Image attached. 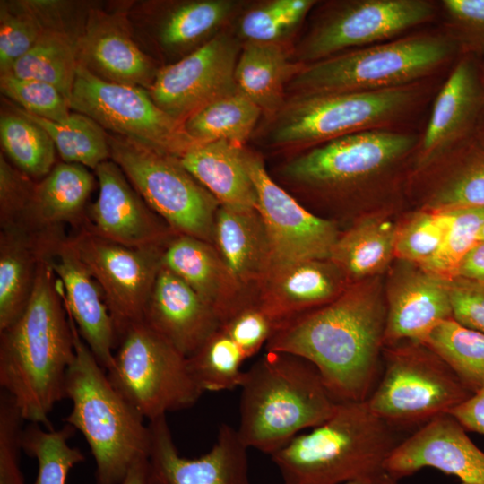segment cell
<instances>
[{"instance_id": "1", "label": "cell", "mask_w": 484, "mask_h": 484, "mask_svg": "<svg viewBox=\"0 0 484 484\" xmlns=\"http://www.w3.org/2000/svg\"><path fill=\"white\" fill-rule=\"evenodd\" d=\"M386 303L372 278L350 283L331 302L282 324L266 350L300 356L338 402L366 401L380 373Z\"/></svg>"}, {"instance_id": "2", "label": "cell", "mask_w": 484, "mask_h": 484, "mask_svg": "<svg viewBox=\"0 0 484 484\" xmlns=\"http://www.w3.org/2000/svg\"><path fill=\"white\" fill-rule=\"evenodd\" d=\"M75 357L71 322L48 260L41 256L23 314L0 332V386L24 420L52 429L49 414L66 398Z\"/></svg>"}, {"instance_id": "3", "label": "cell", "mask_w": 484, "mask_h": 484, "mask_svg": "<svg viewBox=\"0 0 484 484\" xmlns=\"http://www.w3.org/2000/svg\"><path fill=\"white\" fill-rule=\"evenodd\" d=\"M367 400L340 402L333 414L271 455L283 484H369L405 438Z\"/></svg>"}, {"instance_id": "4", "label": "cell", "mask_w": 484, "mask_h": 484, "mask_svg": "<svg viewBox=\"0 0 484 484\" xmlns=\"http://www.w3.org/2000/svg\"><path fill=\"white\" fill-rule=\"evenodd\" d=\"M240 388L238 434L248 449L269 455L324 422L338 404L312 363L284 351L266 350Z\"/></svg>"}, {"instance_id": "5", "label": "cell", "mask_w": 484, "mask_h": 484, "mask_svg": "<svg viewBox=\"0 0 484 484\" xmlns=\"http://www.w3.org/2000/svg\"><path fill=\"white\" fill-rule=\"evenodd\" d=\"M67 315L75 357L66 375L65 394L72 410L65 420L82 434L91 449L96 484H121L135 462L148 458L149 427L112 385Z\"/></svg>"}, {"instance_id": "6", "label": "cell", "mask_w": 484, "mask_h": 484, "mask_svg": "<svg viewBox=\"0 0 484 484\" xmlns=\"http://www.w3.org/2000/svg\"><path fill=\"white\" fill-rule=\"evenodd\" d=\"M459 56L445 33H419L303 65L287 85L297 94L364 92L422 82Z\"/></svg>"}, {"instance_id": "7", "label": "cell", "mask_w": 484, "mask_h": 484, "mask_svg": "<svg viewBox=\"0 0 484 484\" xmlns=\"http://www.w3.org/2000/svg\"><path fill=\"white\" fill-rule=\"evenodd\" d=\"M421 82L364 92L293 95L271 116L269 143L278 148H312L358 132L390 129L415 110Z\"/></svg>"}, {"instance_id": "8", "label": "cell", "mask_w": 484, "mask_h": 484, "mask_svg": "<svg viewBox=\"0 0 484 484\" xmlns=\"http://www.w3.org/2000/svg\"><path fill=\"white\" fill-rule=\"evenodd\" d=\"M379 378L367 399L370 410L403 431L449 414L472 393L421 342L387 345Z\"/></svg>"}, {"instance_id": "9", "label": "cell", "mask_w": 484, "mask_h": 484, "mask_svg": "<svg viewBox=\"0 0 484 484\" xmlns=\"http://www.w3.org/2000/svg\"><path fill=\"white\" fill-rule=\"evenodd\" d=\"M117 343L107 376L144 419L191 408L203 393L187 358L143 322L129 327Z\"/></svg>"}, {"instance_id": "10", "label": "cell", "mask_w": 484, "mask_h": 484, "mask_svg": "<svg viewBox=\"0 0 484 484\" xmlns=\"http://www.w3.org/2000/svg\"><path fill=\"white\" fill-rule=\"evenodd\" d=\"M112 160L146 203L177 234L213 245L218 200L177 157L108 133Z\"/></svg>"}, {"instance_id": "11", "label": "cell", "mask_w": 484, "mask_h": 484, "mask_svg": "<svg viewBox=\"0 0 484 484\" xmlns=\"http://www.w3.org/2000/svg\"><path fill=\"white\" fill-rule=\"evenodd\" d=\"M419 138L393 129L354 133L307 149L288 161L281 174L300 188L346 193L381 179L414 154Z\"/></svg>"}, {"instance_id": "12", "label": "cell", "mask_w": 484, "mask_h": 484, "mask_svg": "<svg viewBox=\"0 0 484 484\" xmlns=\"http://www.w3.org/2000/svg\"><path fill=\"white\" fill-rule=\"evenodd\" d=\"M106 132L151 151L180 159L195 143L142 87L109 82L78 65L69 101Z\"/></svg>"}, {"instance_id": "13", "label": "cell", "mask_w": 484, "mask_h": 484, "mask_svg": "<svg viewBox=\"0 0 484 484\" xmlns=\"http://www.w3.org/2000/svg\"><path fill=\"white\" fill-rule=\"evenodd\" d=\"M436 4L428 0H346L328 4L296 48L300 64L395 39L431 22Z\"/></svg>"}, {"instance_id": "14", "label": "cell", "mask_w": 484, "mask_h": 484, "mask_svg": "<svg viewBox=\"0 0 484 484\" xmlns=\"http://www.w3.org/2000/svg\"><path fill=\"white\" fill-rule=\"evenodd\" d=\"M70 240L102 291L118 341L129 327L143 322L165 247H129L84 229Z\"/></svg>"}, {"instance_id": "15", "label": "cell", "mask_w": 484, "mask_h": 484, "mask_svg": "<svg viewBox=\"0 0 484 484\" xmlns=\"http://www.w3.org/2000/svg\"><path fill=\"white\" fill-rule=\"evenodd\" d=\"M246 162L256 189V210L270 240L273 268L330 259L341 234L336 223L306 210L270 177L263 159L247 149Z\"/></svg>"}, {"instance_id": "16", "label": "cell", "mask_w": 484, "mask_h": 484, "mask_svg": "<svg viewBox=\"0 0 484 484\" xmlns=\"http://www.w3.org/2000/svg\"><path fill=\"white\" fill-rule=\"evenodd\" d=\"M238 41L220 32L184 57L160 70L150 96L180 123L208 103L238 91L235 69Z\"/></svg>"}, {"instance_id": "17", "label": "cell", "mask_w": 484, "mask_h": 484, "mask_svg": "<svg viewBox=\"0 0 484 484\" xmlns=\"http://www.w3.org/2000/svg\"><path fill=\"white\" fill-rule=\"evenodd\" d=\"M39 251L56 277L65 309L81 337L107 370L113 362L117 340L99 286L63 231L41 235Z\"/></svg>"}, {"instance_id": "18", "label": "cell", "mask_w": 484, "mask_h": 484, "mask_svg": "<svg viewBox=\"0 0 484 484\" xmlns=\"http://www.w3.org/2000/svg\"><path fill=\"white\" fill-rule=\"evenodd\" d=\"M76 52L80 65L109 82L148 91L160 70L134 37L125 9L89 6Z\"/></svg>"}, {"instance_id": "19", "label": "cell", "mask_w": 484, "mask_h": 484, "mask_svg": "<svg viewBox=\"0 0 484 484\" xmlns=\"http://www.w3.org/2000/svg\"><path fill=\"white\" fill-rule=\"evenodd\" d=\"M95 171L97 200L88 206L81 229L129 247H165L177 235L146 203L112 160Z\"/></svg>"}, {"instance_id": "20", "label": "cell", "mask_w": 484, "mask_h": 484, "mask_svg": "<svg viewBox=\"0 0 484 484\" xmlns=\"http://www.w3.org/2000/svg\"><path fill=\"white\" fill-rule=\"evenodd\" d=\"M484 112V85L479 59L461 55L433 103L426 129L414 152L421 170L475 137Z\"/></svg>"}, {"instance_id": "21", "label": "cell", "mask_w": 484, "mask_h": 484, "mask_svg": "<svg viewBox=\"0 0 484 484\" xmlns=\"http://www.w3.org/2000/svg\"><path fill=\"white\" fill-rule=\"evenodd\" d=\"M148 427V460L157 484H252L248 448L229 425H220L212 447L197 458L179 454L166 416L149 420Z\"/></svg>"}, {"instance_id": "22", "label": "cell", "mask_w": 484, "mask_h": 484, "mask_svg": "<svg viewBox=\"0 0 484 484\" xmlns=\"http://www.w3.org/2000/svg\"><path fill=\"white\" fill-rule=\"evenodd\" d=\"M428 467L454 475L461 482L484 484V452L450 414L406 436L387 459L385 471L399 480Z\"/></svg>"}, {"instance_id": "23", "label": "cell", "mask_w": 484, "mask_h": 484, "mask_svg": "<svg viewBox=\"0 0 484 484\" xmlns=\"http://www.w3.org/2000/svg\"><path fill=\"white\" fill-rule=\"evenodd\" d=\"M405 263L388 284L385 345L423 343L438 324L453 317L451 280Z\"/></svg>"}, {"instance_id": "24", "label": "cell", "mask_w": 484, "mask_h": 484, "mask_svg": "<svg viewBox=\"0 0 484 484\" xmlns=\"http://www.w3.org/2000/svg\"><path fill=\"white\" fill-rule=\"evenodd\" d=\"M143 323L186 358L222 325L218 312L164 266L146 305Z\"/></svg>"}, {"instance_id": "25", "label": "cell", "mask_w": 484, "mask_h": 484, "mask_svg": "<svg viewBox=\"0 0 484 484\" xmlns=\"http://www.w3.org/2000/svg\"><path fill=\"white\" fill-rule=\"evenodd\" d=\"M349 285L330 259L307 260L273 268L259 286L256 300L281 326L331 302Z\"/></svg>"}, {"instance_id": "26", "label": "cell", "mask_w": 484, "mask_h": 484, "mask_svg": "<svg viewBox=\"0 0 484 484\" xmlns=\"http://www.w3.org/2000/svg\"><path fill=\"white\" fill-rule=\"evenodd\" d=\"M162 266L211 305L222 324L240 308L256 300L235 282L214 246L200 238L176 235L163 250Z\"/></svg>"}, {"instance_id": "27", "label": "cell", "mask_w": 484, "mask_h": 484, "mask_svg": "<svg viewBox=\"0 0 484 484\" xmlns=\"http://www.w3.org/2000/svg\"><path fill=\"white\" fill-rule=\"evenodd\" d=\"M213 246L232 279L246 294L257 290L273 268L267 231L257 210L235 211L220 206Z\"/></svg>"}, {"instance_id": "28", "label": "cell", "mask_w": 484, "mask_h": 484, "mask_svg": "<svg viewBox=\"0 0 484 484\" xmlns=\"http://www.w3.org/2000/svg\"><path fill=\"white\" fill-rule=\"evenodd\" d=\"M95 179L88 168L61 162L35 183L22 227L35 234L63 230L66 224L80 230Z\"/></svg>"}, {"instance_id": "29", "label": "cell", "mask_w": 484, "mask_h": 484, "mask_svg": "<svg viewBox=\"0 0 484 484\" xmlns=\"http://www.w3.org/2000/svg\"><path fill=\"white\" fill-rule=\"evenodd\" d=\"M179 160L220 206L235 211L256 209V189L246 166L243 145L227 141L199 143Z\"/></svg>"}, {"instance_id": "30", "label": "cell", "mask_w": 484, "mask_h": 484, "mask_svg": "<svg viewBox=\"0 0 484 484\" xmlns=\"http://www.w3.org/2000/svg\"><path fill=\"white\" fill-rule=\"evenodd\" d=\"M303 65L292 62L281 43L245 41L235 82L263 113L272 116L284 103V91Z\"/></svg>"}, {"instance_id": "31", "label": "cell", "mask_w": 484, "mask_h": 484, "mask_svg": "<svg viewBox=\"0 0 484 484\" xmlns=\"http://www.w3.org/2000/svg\"><path fill=\"white\" fill-rule=\"evenodd\" d=\"M238 6L232 0L176 3L154 22L155 40L162 51L180 59L219 34Z\"/></svg>"}, {"instance_id": "32", "label": "cell", "mask_w": 484, "mask_h": 484, "mask_svg": "<svg viewBox=\"0 0 484 484\" xmlns=\"http://www.w3.org/2000/svg\"><path fill=\"white\" fill-rule=\"evenodd\" d=\"M398 229L384 215L365 216L340 234L330 260L350 284L376 277L395 256Z\"/></svg>"}, {"instance_id": "33", "label": "cell", "mask_w": 484, "mask_h": 484, "mask_svg": "<svg viewBox=\"0 0 484 484\" xmlns=\"http://www.w3.org/2000/svg\"><path fill=\"white\" fill-rule=\"evenodd\" d=\"M38 235L22 227L0 232V332L13 324L30 301L40 259Z\"/></svg>"}, {"instance_id": "34", "label": "cell", "mask_w": 484, "mask_h": 484, "mask_svg": "<svg viewBox=\"0 0 484 484\" xmlns=\"http://www.w3.org/2000/svg\"><path fill=\"white\" fill-rule=\"evenodd\" d=\"M436 161L445 163V172L428 191L424 209L484 208V148L475 137Z\"/></svg>"}, {"instance_id": "35", "label": "cell", "mask_w": 484, "mask_h": 484, "mask_svg": "<svg viewBox=\"0 0 484 484\" xmlns=\"http://www.w3.org/2000/svg\"><path fill=\"white\" fill-rule=\"evenodd\" d=\"M262 114L261 108L238 90L201 108L183 125L197 144L227 141L243 145Z\"/></svg>"}, {"instance_id": "36", "label": "cell", "mask_w": 484, "mask_h": 484, "mask_svg": "<svg viewBox=\"0 0 484 484\" xmlns=\"http://www.w3.org/2000/svg\"><path fill=\"white\" fill-rule=\"evenodd\" d=\"M77 37L65 30L46 29L33 47L14 63L8 73L49 83L70 101L79 65Z\"/></svg>"}, {"instance_id": "37", "label": "cell", "mask_w": 484, "mask_h": 484, "mask_svg": "<svg viewBox=\"0 0 484 484\" xmlns=\"http://www.w3.org/2000/svg\"><path fill=\"white\" fill-rule=\"evenodd\" d=\"M2 150L19 170L39 180L55 167L56 147L48 133L12 103L0 116Z\"/></svg>"}, {"instance_id": "38", "label": "cell", "mask_w": 484, "mask_h": 484, "mask_svg": "<svg viewBox=\"0 0 484 484\" xmlns=\"http://www.w3.org/2000/svg\"><path fill=\"white\" fill-rule=\"evenodd\" d=\"M423 344L439 356L472 393L484 387V333L452 317L438 324Z\"/></svg>"}, {"instance_id": "39", "label": "cell", "mask_w": 484, "mask_h": 484, "mask_svg": "<svg viewBox=\"0 0 484 484\" xmlns=\"http://www.w3.org/2000/svg\"><path fill=\"white\" fill-rule=\"evenodd\" d=\"M14 107L48 133L63 162L95 170L99 164L110 160L108 132L88 116L73 111L65 119L56 122Z\"/></svg>"}, {"instance_id": "40", "label": "cell", "mask_w": 484, "mask_h": 484, "mask_svg": "<svg viewBox=\"0 0 484 484\" xmlns=\"http://www.w3.org/2000/svg\"><path fill=\"white\" fill-rule=\"evenodd\" d=\"M75 430L68 423L58 429L45 430L37 423H28L24 428L22 451L38 462L33 484H65L69 471L85 460L79 448L68 444Z\"/></svg>"}, {"instance_id": "41", "label": "cell", "mask_w": 484, "mask_h": 484, "mask_svg": "<svg viewBox=\"0 0 484 484\" xmlns=\"http://www.w3.org/2000/svg\"><path fill=\"white\" fill-rule=\"evenodd\" d=\"M245 359L239 347L220 327L187 358V363L194 381L204 393L240 387Z\"/></svg>"}, {"instance_id": "42", "label": "cell", "mask_w": 484, "mask_h": 484, "mask_svg": "<svg viewBox=\"0 0 484 484\" xmlns=\"http://www.w3.org/2000/svg\"><path fill=\"white\" fill-rule=\"evenodd\" d=\"M45 30L43 22L28 0L1 1L0 74L8 73Z\"/></svg>"}, {"instance_id": "43", "label": "cell", "mask_w": 484, "mask_h": 484, "mask_svg": "<svg viewBox=\"0 0 484 484\" xmlns=\"http://www.w3.org/2000/svg\"><path fill=\"white\" fill-rule=\"evenodd\" d=\"M449 218L445 211L423 209L399 227L394 255L401 261L424 266L439 251Z\"/></svg>"}, {"instance_id": "44", "label": "cell", "mask_w": 484, "mask_h": 484, "mask_svg": "<svg viewBox=\"0 0 484 484\" xmlns=\"http://www.w3.org/2000/svg\"><path fill=\"white\" fill-rule=\"evenodd\" d=\"M445 212L449 223L444 242L437 254L420 267L452 280L461 260L477 242L479 232L484 225V208H460Z\"/></svg>"}, {"instance_id": "45", "label": "cell", "mask_w": 484, "mask_h": 484, "mask_svg": "<svg viewBox=\"0 0 484 484\" xmlns=\"http://www.w3.org/2000/svg\"><path fill=\"white\" fill-rule=\"evenodd\" d=\"M0 90L22 110L50 121L65 119L72 110L68 99L58 89L41 81L0 74Z\"/></svg>"}, {"instance_id": "46", "label": "cell", "mask_w": 484, "mask_h": 484, "mask_svg": "<svg viewBox=\"0 0 484 484\" xmlns=\"http://www.w3.org/2000/svg\"><path fill=\"white\" fill-rule=\"evenodd\" d=\"M445 32L455 42L459 56L484 57V0H443Z\"/></svg>"}, {"instance_id": "47", "label": "cell", "mask_w": 484, "mask_h": 484, "mask_svg": "<svg viewBox=\"0 0 484 484\" xmlns=\"http://www.w3.org/2000/svg\"><path fill=\"white\" fill-rule=\"evenodd\" d=\"M280 327L257 300L245 306L226 320L221 328L243 352L246 359L256 354Z\"/></svg>"}, {"instance_id": "48", "label": "cell", "mask_w": 484, "mask_h": 484, "mask_svg": "<svg viewBox=\"0 0 484 484\" xmlns=\"http://www.w3.org/2000/svg\"><path fill=\"white\" fill-rule=\"evenodd\" d=\"M13 398L0 393V484H25L20 467L23 422Z\"/></svg>"}, {"instance_id": "49", "label": "cell", "mask_w": 484, "mask_h": 484, "mask_svg": "<svg viewBox=\"0 0 484 484\" xmlns=\"http://www.w3.org/2000/svg\"><path fill=\"white\" fill-rule=\"evenodd\" d=\"M35 181L0 154V226L1 229L17 227L30 201Z\"/></svg>"}, {"instance_id": "50", "label": "cell", "mask_w": 484, "mask_h": 484, "mask_svg": "<svg viewBox=\"0 0 484 484\" xmlns=\"http://www.w3.org/2000/svg\"><path fill=\"white\" fill-rule=\"evenodd\" d=\"M246 41L281 43L292 31L283 19V0H272L246 11L238 22Z\"/></svg>"}, {"instance_id": "51", "label": "cell", "mask_w": 484, "mask_h": 484, "mask_svg": "<svg viewBox=\"0 0 484 484\" xmlns=\"http://www.w3.org/2000/svg\"><path fill=\"white\" fill-rule=\"evenodd\" d=\"M451 302L457 322L484 333V283L452 279Z\"/></svg>"}, {"instance_id": "52", "label": "cell", "mask_w": 484, "mask_h": 484, "mask_svg": "<svg viewBox=\"0 0 484 484\" xmlns=\"http://www.w3.org/2000/svg\"><path fill=\"white\" fill-rule=\"evenodd\" d=\"M467 432L484 436V387L472 393L450 413Z\"/></svg>"}, {"instance_id": "53", "label": "cell", "mask_w": 484, "mask_h": 484, "mask_svg": "<svg viewBox=\"0 0 484 484\" xmlns=\"http://www.w3.org/2000/svg\"><path fill=\"white\" fill-rule=\"evenodd\" d=\"M454 278L484 283V241H477L464 255Z\"/></svg>"}, {"instance_id": "54", "label": "cell", "mask_w": 484, "mask_h": 484, "mask_svg": "<svg viewBox=\"0 0 484 484\" xmlns=\"http://www.w3.org/2000/svg\"><path fill=\"white\" fill-rule=\"evenodd\" d=\"M121 484H157L148 458L141 459L135 462Z\"/></svg>"}, {"instance_id": "55", "label": "cell", "mask_w": 484, "mask_h": 484, "mask_svg": "<svg viewBox=\"0 0 484 484\" xmlns=\"http://www.w3.org/2000/svg\"><path fill=\"white\" fill-rule=\"evenodd\" d=\"M369 484H399L398 480L385 471L373 480Z\"/></svg>"}, {"instance_id": "56", "label": "cell", "mask_w": 484, "mask_h": 484, "mask_svg": "<svg viewBox=\"0 0 484 484\" xmlns=\"http://www.w3.org/2000/svg\"><path fill=\"white\" fill-rule=\"evenodd\" d=\"M475 139L484 148V112L478 125Z\"/></svg>"}, {"instance_id": "57", "label": "cell", "mask_w": 484, "mask_h": 484, "mask_svg": "<svg viewBox=\"0 0 484 484\" xmlns=\"http://www.w3.org/2000/svg\"><path fill=\"white\" fill-rule=\"evenodd\" d=\"M479 63H480V75H481L482 82L484 85V57L479 59Z\"/></svg>"}, {"instance_id": "58", "label": "cell", "mask_w": 484, "mask_h": 484, "mask_svg": "<svg viewBox=\"0 0 484 484\" xmlns=\"http://www.w3.org/2000/svg\"><path fill=\"white\" fill-rule=\"evenodd\" d=\"M477 241H484V225L482 226L481 229L479 232Z\"/></svg>"}, {"instance_id": "59", "label": "cell", "mask_w": 484, "mask_h": 484, "mask_svg": "<svg viewBox=\"0 0 484 484\" xmlns=\"http://www.w3.org/2000/svg\"><path fill=\"white\" fill-rule=\"evenodd\" d=\"M346 484H367V483H364V482H349V483H346Z\"/></svg>"}, {"instance_id": "60", "label": "cell", "mask_w": 484, "mask_h": 484, "mask_svg": "<svg viewBox=\"0 0 484 484\" xmlns=\"http://www.w3.org/2000/svg\"><path fill=\"white\" fill-rule=\"evenodd\" d=\"M459 484H470V483L461 482V483H459Z\"/></svg>"}]
</instances>
